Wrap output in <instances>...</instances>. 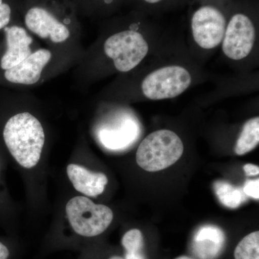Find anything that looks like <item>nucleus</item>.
Returning a JSON list of instances; mask_svg holds the SVG:
<instances>
[{
	"label": "nucleus",
	"mask_w": 259,
	"mask_h": 259,
	"mask_svg": "<svg viewBox=\"0 0 259 259\" xmlns=\"http://www.w3.org/2000/svg\"><path fill=\"white\" fill-rule=\"evenodd\" d=\"M110 259H124L120 256H117V255H114V256L111 257Z\"/></svg>",
	"instance_id": "25"
},
{
	"label": "nucleus",
	"mask_w": 259,
	"mask_h": 259,
	"mask_svg": "<svg viewBox=\"0 0 259 259\" xmlns=\"http://www.w3.org/2000/svg\"><path fill=\"white\" fill-rule=\"evenodd\" d=\"M225 241L222 230L214 226H204L194 234L192 248L200 259H214L222 251Z\"/></svg>",
	"instance_id": "13"
},
{
	"label": "nucleus",
	"mask_w": 259,
	"mask_h": 259,
	"mask_svg": "<svg viewBox=\"0 0 259 259\" xmlns=\"http://www.w3.org/2000/svg\"><path fill=\"white\" fill-rule=\"evenodd\" d=\"M66 172L75 190L88 197H95L101 194L108 182L104 174L90 171L74 163L68 165Z\"/></svg>",
	"instance_id": "12"
},
{
	"label": "nucleus",
	"mask_w": 259,
	"mask_h": 259,
	"mask_svg": "<svg viewBox=\"0 0 259 259\" xmlns=\"http://www.w3.org/2000/svg\"><path fill=\"white\" fill-rule=\"evenodd\" d=\"M175 259H193L192 258H190L189 256H186V255H182V256L178 257V258Z\"/></svg>",
	"instance_id": "24"
},
{
	"label": "nucleus",
	"mask_w": 259,
	"mask_h": 259,
	"mask_svg": "<svg viewBox=\"0 0 259 259\" xmlns=\"http://www.w3.org/2000/svg\"><path fill=\"white\" fill-rule=\"evenodd\" d=\"M214 189L221 203L228 208H237L245 200L241 188L229 182L218 181L214 183Z\"/></svg>",
	"instance_id": "16"
},
{
	"label": "nucleus",
	"mask_w": 259,
	"mask_h": 259,
	"mask_svg": "<svg viewBox=\"0 0 259 259\" xmlns=\"http://www.w3.org/2000/svg\"><path fill=\"white\" fill-rule=\"evenodd\" d=\"M243 192L248 197L255 199H259V180H249L245 182Z\"/></svg>",
	"instance_id": "19"
},
{
	"label": "nucleus",
	"mask_w": 259,
	"mask_h": 259,
	"mask_svg": "<svg viewBox=\"0 0 259 259\" xmlns=\"http://www.w3.org/2000/svg\"><path fill=\"white\" fill-rule=\"evenodd\" d=\"M66 212L74 231L84 237L102 234L113 220V212L110 207L94 203L82 196L70 199L66 204Z\"/></svg>",
	"instance_id": "6"
},
{
	"label": "nucleus",
	"mask_w": 259,
	"mask_h": 259,
	"mask_svg": "<svg viewBox=\"0 0 259 259\" xmlns=\"http://www.w3.org/2000/svg\"><path fill=\"white\" fill-rule=\"evenodd\" d=\"M115 22L100 37L84 49L79 64L73 69V79L81 91L111 72L126 74L136 69L148 54V44L134 22Z\"/></svg>",
	"instance_id": "1"
},
{
	"label": "nucleus",
	"mask_w": 259,
	"mask_h": 259,
	"mask_svg": "<svg viewBox=\"0 0 259 259\" xmlns=\"http://www.w3.org/2000/svg\"><path fill=\"white\" fill-rule=\"evenodd\" d=\"M20 15L25 28L46 47L84 51L72 0H21Z\"/></svg>",
	"instance_id": "2"
},
{
	"label": "nucleus",
	"mask_w": 259,
	"mask_h": 259,
	"mask_svg": "<svg viewBox=\"0 0 259 259\" xmlns=\"http://www.w3.org/2000/svg\"><path fill=\"white\" fill-rule=\"evenodd\" d=\"M141 4L148 5V6L155 7L163 4L167 0H138Z\"/></svg>",
	"instance_id": "22"
},
{
	"label": "nucleus",
	"mask_w": 259,
	"mask_h": 259,
	"mask_svg": "<svg viewBox=\"0 0 259 259\" xmlns=\"http://www.w3.org/2000/svg\"><path fill=\"white\" fill-rule=\"evenodd\" d=\"M125 0H72L79 17L97 18L111 15Z\"/></svg>",
	"instance_id": "14"
},
{
	"label": "nucleus",
	"mask_w": 259,
	"mask_h": 259,
	"mask_svg": "<svg viewBox=\"0 0 259 259\" xmlns=\"http://www.w3.org/2000/svg\"><path fill=\"white\" fill-rule=\"evenodd\" d=\"M3 139L15 161L24 168H31L40 161L47 136L41 121L23 108L8 117Z\"/></svg>",
	"instance_id": "4"
},
{
	"label": "nucleus",
	"mask_w": 259,
	"mask_h": 259,
	"mask_svg": "<svg viewBox=\"0 0 259 259\" xmlns=\"http://www.w3.org/2000/svg\"><path fill=\"white\" fill-rule=\"evenodd\" d=\"M9 255L8 248L0 242V259H8Z\"/></svg>",
	"instance_id": "23"
},
{
	"label": "nucleus",
	"mask_w": 259,
	"mask_h": 259,
	"mask_svg": "<svg viewBox=\"0 0 259 259\" xmlns=\"http://www.w3.org/2000/svg\"><path fill=\"white\" fill-rule=\"evenodd\" d=\"M191 83L190 72L185 68L175 65L160 68L147 75L141 83V90L149 100H166L180 96Z\"/></svg>",
	"instance_id": "7"
},
{
	"label": "nucleus",
	"mask_w": 259,
	"mask_h": 259,
	"mask_svg": "<svg viewBox=\"0 0 259 259\" xmlns=\"http://www.w3.org/2000/svg\"><path fill=\"white\" fill-rule=\"evenodd\" d=\"M15 22L19 21L13 19V7L4 0H0V31Z\"/></svg>",
	"instance_id": "18"
},
{
	"label": "nucleus",
	"mask_w": 259,
	"mask_h": 259,
	"mask_svg": "<svg viewBox=\"0 0 259 259\" xmlns=\"http://www.w3.org/2000/svg\"><path fill=\"white\" fill-rule=\"evenodd\" d=\"M83 52L38 47L15 67L0 71V83L23 90L40 86L76 67Z\"/></svg>",
	"instance_id": "3"
},
{
	"label": "nucleus",
	"mask_w": 259,
	"mask_h": 259,
	"mask_svg": "<svg viewBox=\"0 0 259 259\" xmlns=\"http://www.w3.org/2000/svg\"><path fill=\"white\" fill-rule=\"evenodd\" d=\"M228 23L222 10L212 4L199 6L191 17V30L195 42L204 49H213L223 41Z\"/></svg>",
	"instance_id": "8"
},
{
	"label": "nucleus",
	"mask_w": 259,
	"mask_h": 259,
	"mask_svg": "<svg viewBox=\"0 0 259 259\" xmlns=\"http://www.w3.org/2000/svg\"><path fill=\"white\" fill-rule=\"evenodd\" d=\"M144 248H126L125 259H146L144 253Z\"/></svg>",
	"instance_id": "20"
},
{
	"label": "nucleus",
	"mask_w": 259,
	"mask_h": 259,
	"mask_svg": "<svg viewBox=\"0 0 259 259\" xmlns=\"http://www.w3.org/2000/svg\"><path fill=\"white\" fill-rule=\"evenodd\" d=\"M235 259H259V232L245 236L234 250Z\"/></svg>",
	"instance_id": "17"
},
{
	"label": "nucleus",
	"mask_w": 259,
	"mask_h": 259,
	"mask_svg": "<svg viewBox=\"0 0 259 259\" xmlns=\"http://www.w3.org/2000/svg\"><path fill=\"white\" fill-rule=\"evenodd\" d=\"M259 143V117H255L245 122L238 141L235 152L238 156L246 154L258 146Z\"/></svg>",
	"instance_id": "15"
},
{
	"label": "nucleus",
	"mask_w": 259,
	"mask_h": 259,
	"mask_svg": "<svg viewBox=\"0 0 259 259\" xmlns=\"http://www.w3.org/2000/svg\"><path fill=\"white\" fill-rule=\"evenodd\" d=\"M256 37L255 24L243 12L233 13L228 20L223 39L225 55L233 60H241L249 55Z\"/></svg>",
	"instance_id": "9"
},
{
	"label": "nucleus",
	"mask_w": 259,
	"mask_h": 259,
	"mask_svg": "<svg viewBox=\"0 0 259 259\" xmlns=\"http://www.w3.org/2000/svg\"><path fill=\"white\" fill-rule=\"evenodd\" d=\"M243 170L247 176H256L259 174V168L256 165L247 163L243 166Z\"/></svg>",
	"instance_id": "21"
},
{
	"label": "nucleus",
	"mask_w": 259,
	"mask_h": 259,
	"mask_svg": "<svg viewBox=\"0 0 259 259\" xmlns=\"http://www.w3.org/2000/svg\"><path fill=\"white\" fill-rule=\"evenodd\" d=\"M139 126L128 115L121 116L111 124L99 130V141L104 147L112 151L125 149L133 144L139 135Z\"/></svg>",
	"instance_id": "11"
},
{
	"label": "nucleus",
	"mask_w": 259,
	"mask_h": 259,
	"mask_svg": "<svg viewBox=\"0 0 259 259\" xmlns=\"http://www.w3.org/2000/svg\"><path fill=\"white\" fill-rule=\"evenodd\" d=\"M3 32L4 50L0 54V71L15 67L40 47L36 38L25 28L22 21L10 24Z\"/></svg>",
	"instance_id": "10"
},
{
	"label": "nucleus",
	"mask_w": 259,
	"mask_h": 259,
	"mask_svg": "<svg viewBox=\"0 0 259 259\" xmlns=\"http://www.w3.org/2000/svg\"><path fill=\"white\" fill-rule=\"evenodd\" d=\"M183 152V143L178 135L160 130L143 140L136 152V162L145 171H159L175 164Z\"/></svg>",
	"instance_id": "5"
}]
</instances>
